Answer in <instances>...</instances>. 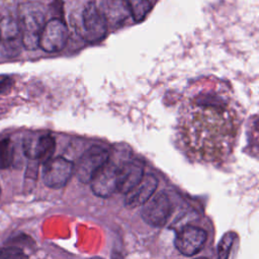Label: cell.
<instances>
[{
  "label": "cell",
  "instance_id": "obj_8",
  "mask_svg": "<svg viewBox=\"0 0 259 259\" xmlns=\"http://www.w3.org/2000/svg\"><path fill=\"white\" fill-rule=\"evenodd\" d=\"M206 239L207 234L203 229L194 226H186L177 234L174 244L179 253L190 257L200 251Z\"/></svg>",
  "mask_w": 259,
  "mask_h": 259
},
{
  "label": "cell",
  "instance_id": "obj_11",
  "mask_svg": "<svg viewBox=\"0 0 259 259\" xmlns=\"http://www.w3.org/2000/svg\"><path fill=\"white\" fill-rule=\"evenodd\" d=\"M157 178L152 174H147L142 178L141 182L137 186L126 193L124 199L125 206L128 208H135L145 204L152 197L157 189Z\"/></svg>",
  "mask_w": 259,
  "mask_h": 259
},
{
  "label": "cell",
  "instance_id": "obj_3",
  "mask_svg": "<svg viewBox=\"0 0 259 259\" xmlns=\"http://www.w3.org/2000/svg\"><path fill=\"white\" fill-rule=\"evenodd\" d=\"M73 171L74 165L70 160L64 157L50 158L42 167V181L50 188H62L70 180Z\"/></svg>",
  "mask_w": 259,
  "mask_h": 259
},
{
  "label": "cell",
  "instance_id": "obj_13",
  "mask_svg": "<svg viewBox=\"0 0 259 259\" xmlns=\"http://www.w3.org/2000/svg\"><path fill=\"white\" fill-rule=\"evenodd\" d=\"M20 36L18 21L11 16L0 18V41L10 49V52L15 53L17 40Z\"/></svg>",
  "mask_w": 259,
  "mask_h": 259
},
{
  "label": "cell",
  "instance_id": "obj_12",
  "mask_svg": "<svg viewBox=\"0 0 259 259\" xmlns=\"http://www.w3.org/2000/svg\"><path fill=\"white\" fill-rule=\"evenodd\" d=\"M100 10L106 23L111 26L120 25L130 15L123 0H104Z\"/></svg>",
  "mask_w": 259,
  "mask_h": 259
},
{
  "label": "cell",
  "instance_id": "obj_7",
  "mask_svg": "<svg viewBox=\"0 0 259 259\" xmlns=\"http://www.w3.org/2000/svg\"><path fill=\"white\" fill-rule=\"evenodd\" d=\"M121 162L111 160L109 156L108 161L90 182L91 189L95 195L100 197H108L116 192L117 174Z\"/></svg>",
  "mask_w": 259,
  "mask_h": 259
},
{
  "label": "cell",
  "instance_id": "obj_9",
  "mask_svg": "<svg viewBox=\"0 0 259 259\" xmlns=\"http://www.w3.org/2000/svg\"><path fill=\"white\" fill-rule=\"evenodd\" d=\"M56 148V141L50 135L32 134L24 138L22 149L24 155L31 160L47 161Z\"/></svg>",
  "mask_w": 259,
  "mask_h": 259
},
{
  "label": "cell",
  "instance_id": "obj_16",
  "mask_svg": "<svg viewBox=\"0 0 259 259\" xmlns=\"http://www.w3.org/2000/svg\"><path fill=\"white\" fill-rule=\"evenodd\" d=\"M236 235L233 232L226 233L218 244V257L219 259H229L233 243L235 241Z\"/></svg>",
  "mask_w": 259,
  "mask_h": 259
},
{
  "label": "cell",
  "instance_id": "obj_19",
  "mask_svg": "<svg viewBox=\"0 0 259 259\" xmlns=\"http://www.w3.org/2000/svg\"><path fill=\"white\" fill-rule=\"evenodd\" d=\"M91 259H102V258H100V257H93V258H91Z\"/></svg>",
  "mask_w": 259,
  "mask_h": 259
},
{
  "label": "cell",
  "instance_id": "obj_1",
  "mask_svg": "<svg viewBox=\"0 0 259 259\" xmlns=\"http://www.w3.org/2000/svg\"><path fill=\"white\" fill-rule=\"evenodd\" d=\"M20 40L26 50L38 47V38L46 23V9L41 3L28 1L19 4L17 8Z\"/></svg>",
  "mask_w": 259,
  "mask_h": 259
},
{
  "label": "cell",
  "instance_id": "obj_17",
  "mask_svg": "<svg viewBox=\"0 0 259 259\" xmlns=\"http://www.w3.org/2000/svg\"><path fill=\"white\" fill-rule=\"evenodd\" d=\"M0 259H28V256L17 247H1Z\"/></svg>",
  "mask_w": 259,
  "mask_h": 259
},
{
  "label": "cell",
  "instance_id": "obj_4",
  "mask_svg": "<svg viewBox=\"0 0 259 259\" xmlns=\"http://www.w3.org/2000/svg\"><path fill=\"white\" fill-rule=\"evenodd\" d=\"M68 28L63 20L52 18L47 21L38 38V47L47 53L62 51L68 40Z\"/></svg>",
  "mask_w": 259,
  "mask_h": 259
},
{
  "label": "cell",
  "instance_id": "obj_14",
  "mask_svg": "<svg viewBox=\"0 0 259 259\" xmlns=\"http://www.w3.org/2000/svg\"><path fill=\"white\" fill-rule=\"evenodd\" d=\"M130 15L136 22H141L152 8L150 0H123Z\"/></svg>",
  "mask_w": 259,
  "mask_h": 259
},
{
  "label": "cell",
  "instance_id": "obj_21",
  "mask_svg": "<svg viewBox=\"0 0 259 259\" xmlns=\"http://www.w3.org/2000/svg\"><path fill=\"white\" fill-rule=\"evenodd\" d=\"M0 196H1V189H0Z\"/></svg>",
  "mask_w": 259,
  "mask_h": 259
},
{
  "label": "cell",
  "instance_id": "obj_18",
  "mask_svg": "<svg viewBox=\"0 0 259 259\" xmlns=\"http://www.w3.org/2000/svg\"><path fill=\"white\" fill-rule=\"evenodd\" d=\"M13 81L7 76H0V94H5L12 87Z\"/></svg>",
  "mask_w": 259,
  "mask_h": 259
},
{
  "label": "cell",
  "instance_id": "obj_2",
  "mask_svg": "<svg viewBox=\"0 0 259 259\" xmlns=\"http://www.w3.org/2000/svg\"><path fill=\"white\" fill-rule=\"evenodd\" d=\"M109 152L101 146H92L79 158L75 167V174L82 183H90L98 171L109 159Z\"/></svg>",
  "mask_w": 259,
  "mask_h": 259
},
{
  "label": "cell",
  "instance_id": "obj_10",
  "mask_svg": "<svg viewBox=\"0 0 259 259\" xmlns=\"http://www.w3.org/2000/svg\"><path fill=\"white\" fill-rule=\"evenodd\" d=\"M144 177V164L139 160L122 161L118 168L116 192L126 194Z\"/></svg>",
  "mask_w": 259,
  "mask_h": 259
},
{
  "label": "cell",
  "instance_id": "obj_15",
  "mask_svg": "<svg viewBox=\"0 0 259 259\" xmlns=\"http://www.w3.org/2000/svg\"><path fill=\"white\" fill-rule=\"evenodd\" d=\"M13 146L10 139L0 140V169L8 168L13 161Z\"/></svg>",
  "mask_w": 259,
  "mask_h": 259
},
{
  "label": "cell",
  "instance_id": "obj_6",
  "mask_svg": "<svg viewBox=\"0 0 259 259\" xmlns=\"http://www.w3.org/2000/svg\"><path fill=\"white\" fill-rule=\"evenodd\" d=\"M141 215L149 226L163 227L171 213V202L165 192H159L143 204Z\"/></svg>",
  "mask_w": 259,
  "mask_h": 259
},
{
  "label": "cell",
  "instance_id": "obj_20",
  "mask_svg": "<svg viewBox=\"0 0 259 259\" xmlns=\"http://www.w3.org/2000/svg\"><path fill=\"white\" fill-rule=\"evenodd\" d=\"M197 259H208V258H205V257H202V258H197Z\"/></svg>",
  "mask_w": 259,
  "mask_h": 259
},
{
  "label": "cell",
  "instance_id": "obj_5",
  "mask_svg": "<svg viewBox=\"0 0 259 259\" xmlns=\"http://www.w3.org/2000/svg\"><path fill=\"white\" fill-rule=\"evenodd\" d=\"M82 26L84 38L89 42L101 40L107 31L106 20L94 1L86 3L82 12Z\"/></svg>",
  "mask_w": 259,
  "mask_h": 259
}]
</instances>
